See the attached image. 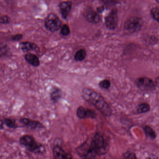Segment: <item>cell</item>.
Segmentation results:
<instances>
[{
    "mask_svg": "<svg viewBox=\"0 0 159 159\" xmlns=\"http://www.w3.org/2000/svg\"><path fill=\"white\" fill-rule=\"evenodd\" d=\"M109 149V144L101 133L97 132L89 144L87 140L75 149L77 154L83 159H95L105 155Z\"/></svg>",
    "mask_w": 159,
    "mask_h": 159,
    "instance_id": "6da1fadb",
    "label": "cell"
},
{
    "mask_svg": "<svg viewBox=\"0 0 159 159\" xmlns=\"http://www.w3.org/2000/svg\"><path fill=\"white\" fill-rule=\"evenodd\" d=\"M81 95L84 100L93 105L106 117L112 115V110L104 98L93 89L85 87L82 90Z\"/></svg>",
    "mask_w": 159,
    "mask_h": 159,
    "instance_id": "7a4b0ae2",
    "label": "cell"
},
{
    "mask_svg": "<svg viewBox=\"0 0 159 159\" xmlns=\"http://www.w3.org/2000/svg\"><path fill=\"white\" fill-rule=\"evenodd\" d=\"M19 144L27 150L35 154H43L46 151L45 147L39 143L31 135L26 134L20 137Z\"/></svg>",
    "mask_w": 159,
    "mask_h": 159,
    "instance_id": "3957f363",
    "label": "cell"
},
{
    "mask_svg": "<svg viewBox=\"0 0 159 159\" xmlns=\"http://www.w3.org/2000/svg\"><path fill=\"white\" fill-rule=\"evenodd\" d=\"M44 25L46 29L50 32H56L61 28V21L57 15L51 13L45 18Z\"/></svg>",
    "mask_w": 159,
    "mask_h": 159,
    "instance_id": "277c9868",
    "label": "cell"
},
{
    "mask_svg": "<svg viewBox=\"0 0 159 159\" xmlns=\"http://www.w3.org/2000/svg\"><path fill=\"white\" fill-rule=\"evenodd\" d=\"M135 84L139 89L143 92H151L155 87V83L148 77H141L137 79Z\"/></svg>",
    "mask_w": 159,
    "mask_h": 159,
    "instance_id": "5b68a950",
    "label": "cell"
},
{
    "mask_svg": "<svg viewBox=\"0 0 159 159\" xmlns=\"http://www.w3.org/2000/svg\"><path fill=\"white\" fill-rule=\"evenodd\" d=\"M143 24L142 19L139 17H133L129 18L125 22L124 28L125 30L129 32L135 33L141 30Z\"/></svg>",
    "mask_w": 159,
    "mask_h": 159,
    "instance_id": "8992f818",
    "label": "cell"
},
{
    "mask_svg": "<svg viewBox=\"0 0 159 159\" xmlns=\"http://www.w3.org/2000/svg\"><path fill=\"white\" fill-rule=\"evenodd\" d=\"M83 16L86 21L92 24H98L101 21V18L99 14L95 12L92 7H86L83 12Z\"/></svg>",
    "mask_w": 159,
    "mask_h": 159,
    "instance_id": "52a82bcc",
    "label": "cell"
},
{
    "mask_svg": "<svg viewBox=\"0 0 159 159\" xmlns=\"http://www.w3.org/2000/svg\"><path fill=\"white\" fill-rule=\"evenodd\" d=\"M118 23L117 11L113 9L105 18L106 27L110 30H114L117 27Z\"/></svg>",
    "mask_w": 159,
    "mask_h": 159,
    "instance_id": "ba28073f",
    "label": "cell"
},
{
    "mask_svg": "<svg viewBox=\"0 0 159 159\" xmlns=\"http://www.w3.org/2000/svg\"><path fill=\"white\" fill-rule=\"evenodd\" d=\"M76 115L80 119H94L97 117V113L94 111L84 107L83 106L78 107L76 110Z\"/></svg>",
    "mask_w": 159,
    "mask_h": 159,
    "instance_id": "9c48e42d",
    "label": "cell"
},
{
    "mask_svg": "<svg viewBox=\"0 0 159 159\" xmlns=\"http://www.w3.org/2000/svg\"><path fill=\"white\" fill-rule=\"evenodd\" d=\"M19 122L26 127L33 130L44 128V125L40 122L28 118H21L19 120Z\"/></svg>",
    "mask_w": 159,
    "mask_h": 159,
    "instance_id": "30bf717a",
    "label": "cell"
},
{
    "mask_svg": "<svg viewBox=\"0 0 159 159\" xmlns=\"http://www.w3.org/2000/svg\"><path fill=\"white\" fill-rule=\"evenodd\" d=\"M53 155L55 159H72L71 154L66 152V151L59 145H56L52 149Z\"/></svg>",
    "mask_w": 159,
    "mask_h": 159,
    "instance_id": "8fae6325",
    "label": "cell"
},
{
    "mask_svg": "<svg viewBox=\"0 0 159 159\" xmlns=\"http://www.w3.org/2000/svg\"><path fill=\"white\" fill-rule=\"evenodd\" d=\"M19 49L24 52H34L38 53L40 52V48L38 45L30 42H23L20 43H19Z\"/></svg>",
    "mask_w": 159,
    "mask_h": 159,
    "instance_id": "7c38bea8",
    "label": "cell"
},
{
    "mask_svg": "<svg viewBox=\"0 0 159 159\" xmlns=\"http://www.w3.org/2000/svg\"><path fill=\"white\" fill-rule=\"evenodd\" d=\"M60 13L63 19L68 18L72 7V2L70 1L62 2L59 5Z\"/></svg>",
    "mask_w": 159,
    "mask_h": 159,
    "instance_id": "4fadbf2b",
    "label": "cell"
},
{
    "mask_svg": "<svg viewBox=\"0 0 159 159\" xmlns=\"http://www.w3.org/2000/svg\"><path fill=\"white\" fill-rule=\"evenodd\" d=\"M50 96L51 101L54 104H56L59 102L62 98L63 92L60 88L54 86L51 89Z\"/></svg>",
    "mask_w": 159,
    "mask_h": 159,
    "instance_id": "5bb4252c",
    "label": "cell"
},
{
    "mask_svg": "<svg viewBox=\"0 0 159 159\" xmlns=\"http://www.w3.org/2000/svg\"><path fill=\"white\" fill-rule=\"evenodd\" d=\"M25 59L27 63L34 67H39L40 65L39 57L36 55L28 53L25 55Z\"/></svg>",
    "mask_w": 159,
    "mask_h": 159,
    "instance_id": "9a60e30c",
    "label": "cell"
},
{
    "mask_svg": "<svg viewBox=\"0 0 159 159\" xmlns=\"http://www.w3.org/2000/svg\"><path fill=\"white\" fill-rule=\"evenodd\" d=\"M143 131L146 137L151 139H154L157 137L155 131L149 125H145L143 127Z\"/></svg>",
    "mask_w": 159,
    "mask_h": 159,
    "instance_id": "2e32d148",
    "label": "cell"
},
{
    "mask_svg": "<svg viewBox=\"0 0 159 159\" xmlns=\"http://www.w3.org/2000/svg\"><path fill=\"white\" fill-rule=\"evenodd\" d=\"M150 109L149 104L147 103H142L137 107L136 112L138 114H143L148 112Z\"/></svg>",
    "mask_w": 159,
    "mask_h": 159,
    "instance_id": "e0dca14e",
    "label": "cell"
},
{
    "mask_svg": "<svg viewBox=\"0 0 159 159\" xmlns=\"http://www.w3.org/2000/svg\"><path fill=\"white\" fill-rule=\"evenodd\" d=\"M86 54L87 52L86 50L84 49H80L75 53L74 57V60L78 62L83 61L86 57Z\"/></svg>",
    "mask_w": 159,
    "mask_h": 159,
    "instance_id": "ac0fdd59",
    "label": "cell"
},
{
    "mask_svg": "<svg viewBox=\"0 0 159 159\" xmlns=\"http://www.w3.org/2000/svg\"><path fill=\"white\" fill-rule=\"evenodd\" d=\"M1 57H9L11 56V52L10 48L6 44H1Z\"/></svg>",
    "mask_w": 159,
    "mask_h": 159,
    "instance_id": "d6986e66",
    "label": "cell"
},
{
    "mask_svg": "<svg viewBox=\"0 0 159 159\" xmlns=\"http://www.w3.org/2000/svg\"><path fill=\"white\" fill-rule=\"evenodd\" d=\"M3 121L4 125L8 128L16 129L18 127V125L17 124L14 119H11V118H5Z\"/></svg>",
    "mask_w": 159,
    "mask_h": 159,
    "instance_id": "ffe728a7",
    "label": "cell"
},
{
    "mask_svg": "<svg viewBox=\"0 0 159 159\" xmlns=\"http://www.w3.org/2000/svg\"><path fill=\"white\" fill-rule=\"evenodd\" d=\"M111 84L110 81L109 80L105 79V80L99 82L98 83V86L101 89L107 90L110 87Z\"/></svg>",
    "mask_w": 159,
    "mask_h": 159,
    "instance_id": "44dd1931",
    "label": "cell"
},
{
    "mask_svg": "<svg viewBox=\"0 0 159 159\" xmlns=\"http://www.w3.org/2000/svg\"><path fill=\"white\" fill-rule=\"evenodd\" d=\"M101 2L104 4L105 7L108 9L114 7L118 3L114 0H101Z\"/></svg>",
    "mask_w": 159,
    "mask_h": 159,
    "instance_id": "7402d4cb",
    "label": "cell"
},
{
    "mask_svg": "<svg viewBox=\"0 0 159 159\" xmlns=\"http://www.w3.org/2000/svg\"><path fill=\"white\" fill-rule=\"evenodd\" d=\"M151 14L152 18L159 23V8H153L151 10Z\"/></svg>",
    "mask_w": 159,
    "mask_h": 159,
    "instance_id": "603a6c76",
    "label": "cell"
},
{
    "mask_svg": "<svg viewBox=\"0 0 159 159\" xmlns=\"http://www.w3.org/2000/svg\"><path fill=\"white\" fill-rule=\"evenodd\" d=\"M70 31L68 25H64L62 26L60 30V34L63 36H67L70 34Z\"/></svg>",
    "mask_w": 159,
    "mask_h": 159,
    "instance_id": "cb8c5ba5",
    "label": "cell"
},
{
    "mask_svg": "<svg viewBox=\"0 0 159 159\" xmlns=\"http://www.w3.org/2000/svg\"><path fill=\"white\" fill-rule=\"evenodd\" d=\"M11 22V18L7 15H3L0 18V23L2 25H8Z\"/></svg>",
    "mask_w": 159,
    "mask_h": 159,
    "instance_id": "d4e9b609",
    "label": "cell"
},
{
    "mask_svg": "<svg viewBox=\"0 0 159 159\" xmlns=\"http://www.w3.org/2000/svg\"><path fill=\"white\" fill-rule=\"evenodd\" d=\"M123 158L125 159H136V154L132 152L127 151L122 155Z\"/></svg>",
    "mask_w": 159,
    "mask_h": 159,
    "instance_id": "484cf974",
    "label": "cell"
},
{
    "mask_svg": "<svg viewBox=\"0 0 159 159\" xmlns=\"http://www.w3.org/2000/svg\"><path fill=\"white\" fill-rule=\"evenodd\" d=\"M23 35L22 34H16L12 35L11 39L12 41L18 42L21 41L23 39Z\"/></svg>",
    "mask_w": 159,
    "mask_h": 159,
    "instance_id": "4316f807",
    "label": "cell"
},
{
    "mask_svg": "<svg viewBox=\"0 0 159 159\" xmlns=\"http://www.w3.org/2000/svg\"><path fill=\"white\" fill-rule=\"evenodd\" d=\"M105 7L104 6H100V7H98L97 8V12L98 14L102 13L104 11V10H105Z\"/></svg>",
    "mask_w": 159,
    "mask_h": 159,
    "instance_id": "83f0119b",
    "label": "cell"
},
{
    "mask_svg": "<svg viewBox=\"0 0 159 159\" xmlns=\"http://www.w3.org/2000/svg\"><path fill=\"white\" fill-rule=\"evenodd\" d=\"M4 125L3 121L2 120H1V122H0V128H1V130H2L3 128H4Z\"/></svg>",
    "mask_w": 159,
    "mask_h": 159,
    "instance_id": "f1b7e54d",
    "label": "cell"
}]
</instances>
